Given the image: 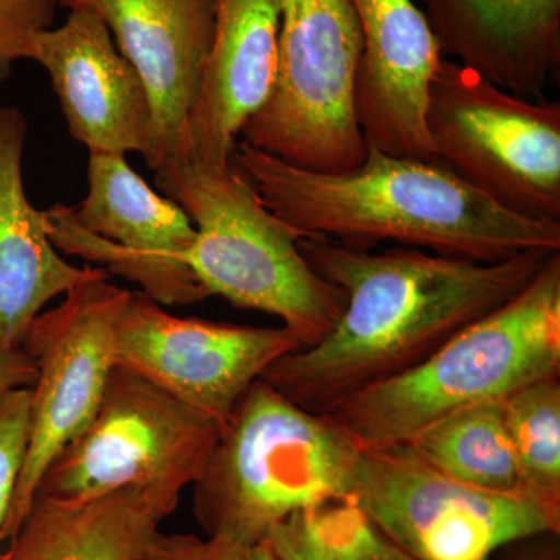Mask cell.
<instances>
[{
  "instance_id": "6da1fadb",
  "label": "cell",
  "mask_w": 560,
  "mask_h": 560,
  "mask_svg": "<svg viewBox=\"0 0 560 560\" xmlns=\"http://www.w3.org/2000/svg\"><path fill=\"white\" fill-rule=\"evenodd\" d=\"M298 245L313 270L345 293V311L323 340L275 361L260 381L319 415L418 366L456 331L506 304L552 254L525 250L486 264L418 248L372 254L319 235Z\"/></svg>"
},
{
  "instance_id": "7a4b0ae2",
  "label": "cell",
  "mask_w": 560,
  "mask_h": 560,
  "mask_svg": "<svg viewBox=\"0 0 560 560\" xmlns=\"http://www.w3.org/2000/svg\"><path fill=\"white\" fill-rule=\"evenodd\" d=\"M231 162L298 238L319 235L363 250L393 241L486 264L560 250V221L501 208L438 158L368 149L353 171L312 172L242 139Z\"/></svg>"
},
{
  "instance_id": "3957f363",
  "label": "cell",
  "mask_w": 560,
  "mask_h": 560,
  "mask_svg": "<svg viewBox=\"0 0 560 560\" xmlns=\"http://www.w3.org/2000/svg\"><path fill=\"white\" fill-rule=\"evenodd\" d=\"M550 375H560V250L506 304L456 331L418 366L327 416L361 451L388 447L452 412L504 400Z\"/></svg>"
},
{
  "instance_id": "277c9868",
  "label": "cell",
  "mask_w": 560,
  "mask_h": 560,
  "mask_svg": "<svg viewBox=\"0 0 560 560\" xmlns=\"http://www.w3.org/2000/svg\"><path fill=\"white\" fill-rule=\"evenodd\" d=\"M360 455L330 416L305 410L259 378L191 486L195 518L206 536L264 544L290 515L349 500Z\"/></svg>"
},
{
  "instance_id": "5b68a950",
  "label": "cell",
  "mask_w": 560,
  "mask_h": 560,
  "mask_svg": "<svg viewBox=\"0 0 560 560\" xmlns=\"http://www.w3.org/2000/svg\"><path fill=\"white\" fill-rule=\"evenodd\" d=\"M153 172L162 194L184 209L197 230L183 261L209 296L276 316L304 348L334 329L345 311V293L313 270L296 235L232 162L184 156Z\"/></svg>"
},
{
  "instance_id": "8992f818",
  "label": "cell",
  "mask_w": 560,
  "mask_h": 560,
  "mask_svg": "<svg viewBox=\"0 0 560 560\" xmlns=\"http://www.w3.org/2000/svg\"><path fill=\"white\" fill-rule=\"evenodd\" d=\"M278 3L275 90L241 136L254 149L305 171H353L368 149L353 108L361 32L352 2Z\"/></svg>"
},
{
  "instance_id": "52a82bcc",
  "label": "cell",
  "mask_w": 560,
  "mask_h": 560,
  "mask_svg": "<svg viewBox=\"0 0 560 560\" xmlns=\"http://www.w3.org/2000/svg\"><path fill=\"white\" fill-rule=\"evenodd\" d=\"M427 128L438 160L501 208L560 221V103L501 90L442 60Z\"/></svg>"
},
{
  "instance_id": "ba28073f",
  "label": "cell",
  "mask_w": 560,
  "mask_h": 560,
  "mask_svg": "<svg viewBox=\"0 0 560 560\" xmlns=\"http://www.w3.org/2000/svg\"><path fill=\"white\" fill-rule=\"evenodd\" d=\"M349 501L418 560H490L522 537L560 533V510L453 480L408 444L361 451Z\"/></svg>"
},
{
  "instance_id": "9c48e42d",
  "label": "cell",
  "mask_w": 560,
  "mask_h": 560,
  "mask_svg": "<svg viewBox=\"0 0 560 560\" xmlns=\"http://www.w3.org/2000/svg\"><path fill=\"white\" fill-rule=\"evenodd\" d=\"M220 433L208 416L116 366L90 425L51 460L35 497L88 499L130 486L184 492L201 477Z\"/></svg>"
},
{
  "instance_id": "30bf717a",
  "label": "cell",
  "mask_w": 560,
  "mask_h": 560,
  "mask_svg": "<svg viewBox=\"0 0 560 560\" xmlns=\"http://www.w3.org/2000/svg\"><path fill=\"white\" fill-rule=\"evenodd\" d=\"M131 291L109 278L81 283L66 300L31 324L21 348L36 368L31 400V431L24 469L0 548L16 534L31 510L44 471L90 425L116 368L114 327Z\"/></svg>"
},
{
  "instance_id": "8fae6325",
  "label": "cell",
  "mask_w": 560,
  "mask_h": 560,
  "mask_svg": "<svg viewBox=\"0 0 560 560\" xmlns=\"http://www.w3.org/2000/svg\"><path fill=\"white\" fill-rule=\"evenodd\" d=\"M55 248L131 280L161 305H189L209 293L183 261L197 230L184 209L156 194L125 154L90 151L88 194L77 208L44 210Z\"/></svg>"
},
{
  "instance_id": "7c38bea8",
  "label": "cell",
  "mask_w": 560,
  "mask_h": 560,
  "mask_svg": "<svg viewBox=\"0 0 560 560\" xmlns=\"http://www.w3.org/2000/svg\"><path fill=\"white\" fill-rule=\"evenodd\" d=\"M304 348L287 327L179 318L131 293L114 327L116 366L171 394L223 429L235 405L275 361Z\"/></svg>"
},
{
  "instance_id": "4fadbf2b",
  "label": "cell",
  "mask_w": 560,
  "mask_h": 560,
  "mask_svg": "<svg viewBox=\"0 0 560 560\" xmlns=\"http://www.w3.org/2000/svg\"><path fill=\"white\" fill-rule=\"evenodd\" d=\"M27 60L46 70L77 142L98 153L150 156L149 92L97 14L69 10L61 25L33 38Z\"/></svg>"
},
{
  "instance_id": "5bb4252c",
  "label": "cell",
  "mask_w": 560,
  "mask_h": 560,
  "mask_svg": "<svg viewBox=\"0 0 560 560\" xmlns=\"http://www.w3.org/2000/svg\"><path fill=\"white\" fill-rule=\"evenodd\" d=\"M361 32L353 108L366 149L434 160L427 128L440 40L416 0H350Z\"/></svg>"
},
{
  "instance_id": "9a60e30c",
  "label": "cell",
  "mask_w": 560,
  "mask_h": 560,
  "mask_svg": "<svg viewBox=\"0 0 560 560\" xmlns=\"http://www.w3.org/2000/svg\"><path fill=\"white\" fill-rule=\"evenodd\" d=\"M97 14L149 92L153 114L151 171L187 153V120L205 69L215 0H55Z\"/></svg>"
},
{
  "instance_id": "2e32d148",
  "label": "cell",
  "mask_w": 560,
  "mask_h": 560,
  "mask_svg": "<svg viewBox=\"0 0 560 560\" xmlns=\"http://www.w3.org/2000/svg\"><path fill=\"white\" fill-rule=\"evenodd\" d=\"M279 24L278 0H215V31L187 120L186 156L231 164L243 128L275 90Z\"/></svg>"
},
{
  "instance_id": "e0dca14e",
  "label": "cell",
  "mask_w": 560,
  "mask_h": 560,
  "mask_svg": "<svg viewBox=\"0 0 560 560\" xmlns=\"http://www.w3.org/2000/svg\"><path fill=\"white\" fill-rule=\"evenodd\" d=\"M27 131L20 109L0 106V350L20 348L54 298L109 278L101 267L69 264L51 243L44 210L28 200L22 179Z\"/></svg>"
},
{
  "instance_id": "ac0fdd59",
  "label": "cell",
  "mask_w": 560,
  "mask_h": 560,
  "mask_svg": "<svg viewBox=\"0 0 560 560\" xmlns=\"http://www.w3.org/2000/svg\"><path fill=\"white\" fill-rule=\"evenodd\" d=\"M419 2L442 51L501 90L540 98L558 73L560 0Z\"/></svg>"
},
{
  "instance_id": "d6986e66",
  "label": "cell",
  "mask_w": 560,
  "mask_h": 560,
  "mask_svg": "<svg viewBox=\"0 0 560 560\" xmlns=\"http://www.w3.org/2000/svg\"><path fill=\"white\" fill-rule=\"evenodd\" d=\"M180 493L130 486L88 499L35 497L0 560H143Z\"/></svg>"
},
{
  "instance_id": "ffe728a7",
  "label": "cell",
  "mask_w": 560,
  "mask_h": 560,
  "mask_svg": "<svg viewBox=\"0 0 560 560\" xmlns=\"http://www.w3.org/2000/svg\"><path fill=\"white\" fill-rule=\"evenodd\" d=\"M405 444L441 474L471 488L525 493L504 423L503 400L452 412Z\"/></svg>"
},
{
  "instance_id": "44dd1931",
  "label": "cell",
  "mask_w": 560,
  "mask_h": 560,
  "mask_svg": "<svg viewBox=\"0 0 560 560\" xmlns=\"http://www.w3.org/2000/svg\"><path fill=\"white\" fill-rule=\"evenodd\" d=\"M267 541L278 560H418L349 500L290 515Z\"/></svg>"
},
{
  "instance_id": "7402d4cb",
  "label": "cell",
  "mask_w": 560,
  "mask_h": 560,
  "mask_svg": "<svg viewBox=\"0 0 560 560\" xmlns=\"http://www.w3.org/2000/svg\"><path fill=\"white\" fill-rule=\"evenodd\" d=\"M503 415L523 490L560 510V375L515 390Z\"/></svg>"
},
{
  "instance_id": "603a6c76",
  "label": "cell",
  "mask_w": 560,
  "mask_h": 560,
  "mask_svg": "<svg viewBox=\"0 0 560 560\" xmlns=\"http://www.w3.org/2000/svg\"><path fill=\"white\" fill-rule=\"evenodd\" d=\"M31 388L11 389L0 396V529L24 469L31 431Z\"/></svg>"
},
{
  "instance_id": "cb8c5ba5",
  "label": "cell",
  "mask_w": 560,
  "mask_h": 560,
  "mask_svg": "<svg viewBox=\"0 0 560 560\" xmlns=\"http://www.w3.org/2000/svg\"><path fill=\"white\" fill-rule=\"evenodd\" d=\"M55 0H0V83L14 62L27 60L32 40L54 25Z\"/></svg>"
},
{
  "instance_id": "d4e9b609",
  "label": "cell",
  "mask_w": 560,
  "mask_h": 560,
  "mask_svg": "<svg viewBox=\"0 0 560 560\" xmlns=\"http://www.w3.org/2000/svg\"><path fill=\"white\" fill-rule=\"evenodd\" d=\"M143 560H278L268 541L238 544L223 537L160 534Z\"/></svg>"
},
{
  "instance_id": "484cf974",
  "label": "cell",
  "mask_w": 560,
  "mask_h": 560,
  "mask_svg": "<svg viewBox=\"0 0 560 560\" xmlns=\"http://www.w3.org/2000/svg\"><path fill=\"white\" fill-rule=\"evenodd\" d=\"M490 560H560V533H539L501 547Z\"/></svg>"
},
{
  "instance_id": "4316f807",
  "label": "cell",
  "mask_w": 560,
  "mask_h": 560,
  "mask_svg": "<svg viewBox=\"0 0 560 560\" xmlns=\"http://www.w3.org/2000/svg\"><path fill=\"white\" fill-rule=\"evenodd\" d=\"M35 381V363L21 346L0 350V396L11 389L32 388Z\"/></svg>"
}]
</instances>
